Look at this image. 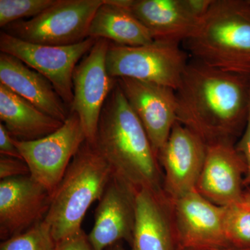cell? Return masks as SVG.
Here are the masks:
<instances>
[{
  "instance_id": "obj_31",
  "label": "cell",
  "mask_w": 250,
  "mask_h": 250,
  "mask_svg": "<svg viewBox=\"0 0 250 250\" xmlns=\"http://www.w3.org/2000/svg\"><path fill=\"white\" fill-rule=\"evenodd\" d=\"M250 3V0H249Z\"/></svg>"
},
{
  "instance_id": "obj_21",
  "label": "cell",
  "mask_w": 250,
  "mask_h": 250,
  "mask_svg": "<svg viewBox=\"0 0 250 250\" xmlns=\"http://www.w3.org/2000/svg\"><path fill=\"white\" fill-rule=\"evenodd\" d=\"M225 207L224 228L230 246L250 249V206L243 200Z\"/></svg>"
},
{
  "instance_id": "obj_16",
  "label": "cell",
  "mask_w": 250,
  "mask_h": 250,
  "mask_svg": "<svg viewBox=\"0 0 250 250\" xmlns=\"http://www.w3.org/2000/svg\"><path fill=\"white\" fill-rule=\"evenodd\" d=\"M131 243L132 250H176L170 203L166 195L147 189L136 192Z\"/></svg>"
},
{
  "instance_id": "obj_25",
  "label": "cell",
  "mask_w": 250,
  "mask_h": 250,
  "mask_svg": "<svg viewBox=\"0 0 250 250\" xmlns=\"http://www.w3.org/2000/svg\"><path fill=\"white\" fill-rule=\"evenodd\" d=\"M235 146L238 152L243 156L246 164V171L243 184L244 187H247L250 186V105L246 128L241 139Z\"/></svg>"
},
{
  "instance_id": "obj_4",
  "label": "cell",
  "mask_w": 250,
  "mask_h": 250,
  "mask_svg": "<svg viewBox=\"0 0 250 250\" xmlns=\"http://www.w3.org/2000/svg\"><path fill=\"white\" fill-rule=\"evenodd\" d=\"M113 174L108 161L85 141L52 193L43 220L55 243L83 231L82 222L88 208L101 198Z\"/></svg>"
},
{
  "instance_id": "obj_1",
  "label": "cell",
  "mask_w": 250,
  "mask_h": 250,
  "mask_svg": "<svg viewBox=\"0 0 250 250\" xmlns=\"http://www.w3.org/2000/svg\"><path fill=\"white\" fill-rule=\"evenodd\" d=\"M175 92L177 122L206 144L233 143L244 131L250 75L223 71L191 59Z\"/></svg>"
},
{
  "instance_id": "obj_12",
  "label": "cell",
  "mask_w": 250,
  "mask_h": 250,
  "mask_svg": "<svg viewBox=\"0 0 250 250\" xmlns=\"http://www.w3.org/2000/svg\"><path fill=\"white\" fill-rule=\"evenodd\" d=\"M116 80L146 130L158 158L177 122L175 90L164 85L133 79Z\"/></svg>"
},
{
  "instance_id": "obj_13",
  "label": "cell",
  "mask_w": 250,
  "mask_h": 250,
  "mask_svg": "<svg viewBox=\"0 0 250 250\" xmlns=\"http://www.w3.org/2000/svg\"><path fill=\"white\" fill-rule=\"evenodd\" d=\"M52 195L30 175L0 181V238L24 232L44 220Z\"/></svg>"
},
{
  "instance_id": "obj_6",
  "label": "cell",
  "mask_w": 250,
  "mask_h": 250,
  "mask_svg": "<svg viewBox=\"0 0 250 250\" xmlns=\"http://www.w3.org/2000/svg\"><path fill=\"white\" fill-rule=\"evenodd\" d=\"M104 2V0H57L35 17L11 23L2 31L31 43L75 45L88 39L92 19Z\"/></svg>"
},
{
  "instance_id": "obj_19",
  "label": "cell",
  "mask_w": 250,
  "mask_h": 250,
  "mask_svg": "<svg viewBox=\"0 0 250 250\" xmlns=\"http://www.w3.org/2000/svg\"><path fill=\"white\" fill-rule=\"evenodd\" d=\"M130 2L131 0H104L92 19L88 38L131 47L152 42L154 39L149 31L129 11Z\"/></svg>"
},
{
  "instance_id": "obj_29",
  "label": "cell",
  "mask_w": 250,
  "mask_h": 250,
  "mask_svg": "<svg viewBox=\"0 0 250 250\" xmlns=\"http://www.w3.org/2000/svg\"><path fill=\"white\" fill-rule=\"evenodd\" d=\"M190 250H250V249H241V248H234V247H228V248H213V249H201Z\"/></svg>"
},
{
  "instance_id": "obj_8",
  "label": "cell",
  "mask_w": 250,
  "mask_h": 250,
  "mask_svg": "<svg viewBox=\"0 0 250 250\" xmlns=\"http://www.w3.org/2000/svg\"><path fill=\"white\" fill-rule=\"evenodd\" d=\"M97 40L88 38L83 42L72 45H40L21 40L1 31L0 50L20 59L45 77L70 108L73 100L74 70Z\"/></svg>"
},
{
  "instance_id": "obj_17",
  "label": "cell",
  "mask_w": 250,
  "mask_h": 250,
  "mask_svg": "<svg viewBox=\"0 0 250 250\" xmlns=\"http://www.w3.org/2000/svg\"><path fill=\"white\" fill-rule=\"evenodd\" d=\"M0 83L62 123L70 114L69 108L45 77L3 52L0 54Z\"/></svg>"
},
{
  "instance_id": "obj_11",
  "label": "cell",
  "mask_w": 250,
  "mask_h": 250,
  "mask_svg": "<svg viewBox=\"0 0 250 250\" xmlns=\"http://www.w3.org/2000/svg\"><path fill=\"white\" fill-rule=\"evenodd\" d=\"M207 145L179 122L173 128L158 159L165 174L163 189L168 201L196 189L205 164Z\"/></svg>"
},
{
  "instance_id": "obj_20",
  "label": "cell",
  "mask_w": 250,
  "mask_h": 250,
  "mask_svg": "<svg viewBox=\"0 0 250 250\" xmlns=\"http://www.w3.org/2000/svg\"><path fill=\"white\" fill-rule=\"evenodd\" d=\"M0 119L11 136L20 141L42 139L57 131L63 124L1 83Z\"/></svg>"
},
{
  "instance_id": "obj_7",
  "label": "cell",
  "mask_w": 250,
  "mask_h": 250,
  "mask_svg": "<svg viewBox=\"0 0 250 250\" xmlns=\"http://www.w3.org/2000/svg\"><path fill=\"white\" fill-rule=\"evenodd\" d=\"M14 141L31 177L52 195L86 139L80 117L70 112L66 121L52 134L36 141Z\"/></svg>"
},
{
  "instance_id": "obj_23",
  "label": "cell",
  "mask_w": 250,
  "mask_h": 250,
  "mask_svg": "<svg viewBox=\"0 0 250 250\" xmlns=\"http://www.w3.org/2000/svg\"><path fill=\"white\" fill-rule=\"evenodd\" d=\"M57 0H0V27L24 18H34L55 4Z\"/></svg>"
},
{
  "instance_id": "obj_28",
  "label": "cell",
  "mask_w": 250,
  "mask_h": 250,
  "mask_svg": "<svg viewBox=\"0 0 250 250\" xmlns=\"http://www.w3.org/2000/svg\"><path fill=\"white\" fill-rule=\"evenodd\" d=\"M243 200V201L250 206V186H248V187H246V188L244 189Z\"/></svg>"
},
{
  "instance_id": "obj_3",
  "label": "cell",
  "mask_w": 250,
  "mask_h": 250,
  "mask_svg": "<svg viewBox=\"0 0 250 250\" xmlns=\"http://www.w3.org/2000/svg\"><path fill=\"white\" fill-rule=\"evenodd\" d=\"M184 44L191 59L223 71L250 75L249 0H213Z\"/></svg>"
},
{
  "instance_id": "obj_14",
  "label": "cell",
  "mask_w": 250,
  "mask_h": 250,
  "mask_svg": "<svg viewBox=\"0 0 250 250\" xmlns=\"http://www.w3.org/2000/svg\"><path fill=\"white\" fill-rule=\"evenodd\" d=\"M246 166L231 142L207 145L197 191L208 201L228 207L243 200Z\"/></svg>"
},
{
  "instance_id": "obj_27",
  "label": "cell",
  "mask_w": 250,
  "mask_h": 250,
  "mask_svg": "<svg viewBox=\"0 0 250 250\" xmlns=\"http://www.w3.org/2000/svg\"><path fill=\"white\" fill-rule=\"evenodd\" d=\"M0 155L22 159V156L15 145L14 138L2 123H0Z\"/></svg>"
},
{
  "instance_id": "obj_24",
  "label": "cell",
  "mask_w": 250,
  "mask_h": 250,
  "mask_svg": "<svg viewBox=\"0 0 250 250\" xmlns=\"http://www.w3.org/2000/svg\"><path fill=\"white\" fill-rule=\"evenodd\" d=\"M28 175H30V170L25 161L17 158L0 155L1 180Z\"/></svg>"
},
{
  "instance_id": "obj_2",
  "label": "cell",
  "mask_w": 250,
  "mask_h": 250,
  "mask_svg": "<svg viewBox=\"0 0 250 250\" xmlns=\"http://www.w3.org/2000/svg\"><path fill=\"white\" fill-rule=\"evenodd\" d=\"M93 145L113 174L135 191L147 189L166 195L159 159L118 83L104 105Z\"/></svg>"
},
{
  "instance_id": "obj_26",
  "label": "cell",
  "mask_w": 250,
  "mask_h": 250,
  "mask_svg": "<svg viewBox=\"0 0 250 250\" xmlns=\"http://www.w3.org/2000/svg\"><path fill=\"white\" fill-rule=\"evenodd\" d=\"M54 250H94L88 237L82 231L75 236L69 237L55 243Z\"/></svg>"
},
{
  "instance_id": "obj_30",
  "label": "cell",
  "mask_w": 250,
  "mask_h": 250,
  "mask_svg": "<svg viewBox=\"0 0 250 250\" xmlns=\"http://www.w3.org/2000/svg\"><path fill=\"white\" fill-rule=\"evenodd\" d=\"M106 250H123V249L120 245L117 244L116 243V244L109 247V248H107Z\"/></svg>"
},
{
  "instance_id": "obj_10",
  "label": "cell",
  "mask_w": 250,
  "mask_h": 250,
  "mask_svg": "<svg viewBox=\"0 0 250 250\" xmlns=\"http://www.w3.org/2000/svg\"><path fill=\"white\" fill-rule=\"evenodd\" d=\"M168 202L177 250L232 247L224 228L225 207L208 201L196 189Z\"/></svg>"
},
{
  "instance_id": "obj_9",
  "label": "cell",
  "mask_w": 250,
  "mask_h": 250,
  "mask_svg": "<svg viewBox=\"0 0 250 250\" xmlns=\"http://www.w3.org/2000/svg\"><path fill=\"white\" fill-rule=\"evenodd\" d=\"M109 41L99 39L77 64L72 76L73 100L70 112L80 117L86 141L93 144L104 105L117 84L108 75L106 55Z\"/></svg>"
},
{
  "instance_id": "obj_15",
  "label": "cell",
  "mask_w": 250,
  "mask_h": 250,
  "mask_svg": "<svg viewBox=\"0 0 250 250\" xmlns=\"http://www.w3.org/2000/svg\"><path fill=\"white\" fill-rule=\"evenodd\" d=\"M136 191L114 174L95 210L88 235L94 250H106L122 240L132 241Z\"/></svg>"
},
{
  "instance_id": "obj_18",
  "label": "cell",
  "mask_w": 250,
  "mask_h": 250,
  "mask_svg": "<svg viewBox=\"0 0 250 250\" xmlns=\"http://www.w3.org/2000/svg\"><path fill=\"white\" fill-rule=\"evenodd\" d=\"M129 9L154 40L179 44L192 35L200 20L186 0H131Z\"/></svg>"
},
{
  "instance_id": "obj_22",
  "label": "cell",
  "mask_w": 250,
  "mask_h": 250,
  "mask_svg": "<svg viewBox=\"0 0 250 250\" xmlns=\"http://www.w3.org/2000/svg\"><path fill=\"white\" fill-rule=\"evenodd\" d=\"M55 242L44 220L1 242L0 250H54Z\"/></svg>"
},
{
  "instance_id": "obj_5",
  "label": "cell",
  "mask_w": 250,
  "mask_h": 250,
  "mask_svg": "<svg viewBox=\"0 0 250 250\" xmlns=\"http://www.w3.org/2000/svg\"><path fill=\"white\" fill-rule=\"evenodd\" d=\"M180 44L154 40L146 45L125 46L109 42L106 67L114 79L150 82L176 90L189 62Z\"/></svg>"
}]
</instances>
